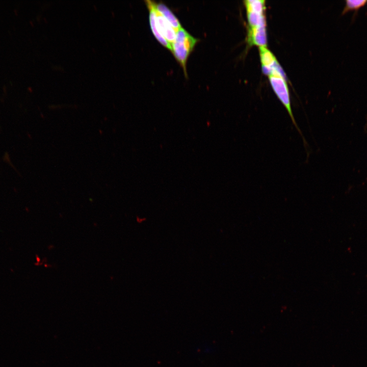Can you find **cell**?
Listing matches in <instances>:
<instances>
[{
	"label": "cell",
	"instance_id": "obj_5",
	"mask_svg": "<svg viewBox=\"0 0 367 367\" xmlns=\"http://www.w3.org/2000/svg\"><path fill=\"white\" fill-rule=\"evenodd\" d=\"M248 42L250 44L266 47L267 40L266 25L250 27L248 32Z\"/></svg>",
	"mask_w": 367,
	"mask_h": 367
},
{
	"label": "cell",
	"instance_id": "obj_6",
	"mask_svg": "<svg viewBox=\"0 0 367 367\" xmlns=\"http://www.w3.org/2000/svg\"><path fill=\"white\" fill-rule=\"evenodd\" d=\"M146 3L149 11V23L152 33L158 41L162 45L171 50V44L162 36L157 29L154 11L151 4L150 1H146Z\"/></svg>",
	"mask_w": 367,
	"mask_h": 367
},
{
	"label": "cell",
	"instance_id": "obj_2",
	"mask_svg": "<svg viewBox=\"0 0 367 367\" xmlns=\"http://www.w3.org/2000/svg\"><path fill=\"white\" fill-rule=\"evenodd\" d=\"M198 41L196 38L181 28L177 31L175 40L171 44V51L184 69L186 75L188 57Z\"/></svg>",
	"mask_w": 367,
	"mask_h": 367
},
{
	"label": "cell",
	"instance_id": "obj_3",
	"mask_svg": "<svg viewBox=\"0 0 367 367\" xmlns=\"http://www.w3.org/2000/svg\"><path fill=\"white\" fill-rule=\"evenodd\" d=\"M151 4L154 10L156 27L162 36L171 44L175 40L176 31L165 17L153 7L152 1Z\"/></svg>",
	"mask_w": 367,
	"mask_h": 367
},
{
	"label": "cell",
	"instance_id": "obj_1",
	"mask_svg": "<svg viewBox=\"0 0 367 367\" xmlns=\"http://www.w3.org/2000/svg\"><path fill=\"white\" fill-rule=\"evenodd\" d=\"M285 77L283 70H275L269 75L270 83L274 91L286 109L293 124L302 137L304 143L306 144V140L296 122L292 112L289 89Z\"/></svg>",
	"mask_w": 367,
	"mask_h": 367
},
{
	"label": "cell",
	"instance_id": "obj_8",
	"mask_svg": "<svg viewBox=\"0 0 367 367\" xmlns=\"http://www.w3.org/2000/svg\"><path fill=\"white\" fill-rule=\"evenodd\" d=\"M249 24L250 27L266 25V19L264 13L247 12Z\"/></svg>",
	"mask_w": 367,
	"mask_h": 367
},
{
	"label": "cell",
	"instance_id": "obj_9",
	"mask_svg": "<svg viewBox=\"0 0 367 367\" xmlns=\"http://www.w3.org/2000/svg\"><path fill=\"white\" fill-rule=\"evenodd\" d=\"M367 4V0H345V6L342 11V15L350 11H355L356 13L361 7Z\"/></svg>",
	"mask_w": 367,
	"mask_h": 367
},
{
	"label": "cell",
	"instance_id": "obj_10",
	"mask_svg": "<svg viewBox=\"0 0 367 367\" xmlns=\"http://www.w3.org/2000/svg\"><path fill=\"white\" fill-rule=\"evenodd\" d=\"M265 1L262 0H248L245 2L247 12L264 13Z\"/></svg>",
	"mask_w": 367,
	"mask_h": 367
},
{
	"label": "cell",
	"instance_id": "obj_7",
	"mask_svg": "<svg viewBox=\"0 0 367 367\" xmlns=\"http://www.w3.org/2000/svg\"><path fill=\"white\" fill-rule=\"evenodd\" d=\"M154 8L160 12L177 31L181 27L178 19L165 4L152 2Z\"/></svg>",
	"mask_w": 367,
	"mask_h": 367
},
{
	"label": "cell",
	"instance_id": "obj_4",
	"mask_svg": "<svg viewBox=\"0 0 367 367\" xmlns=\"http://www.w3.org/2000/svg\"><path fill=\"white\" fill-rule=\"evenodd\" d=\"M263 72L268 75L276 69L281 68L274 55L267 47H259Z\"/></svg>",
	"mask_w": 367,
	"mask_h": 367
}]
</instances>
